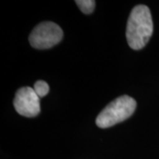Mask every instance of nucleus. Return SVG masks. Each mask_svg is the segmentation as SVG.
<instances>
[{"instance_id":"obj_1","label":"nucleus","mask_w":159,"mask_h":159,"mask_svg":"<svg viewBox=\"0 0 159 159\" xmlns=\"http://www.w3.org/2000/svg\"><path fill=\"white\" fill-rule=\"evenodd\" d=\"M153 34V20L148 6L139 5L130 13L126 26V39L132 49L141 50Z\"/></svg>"},{"instance_id":"obj_2","label":"nucleus","mask_w":159,"mask_h":159,"mask_svg":"<svg viewBox=\"0 0 159 159\" xmlns=\"http://www.w3.org/2000/svg\"><path fill=\"white\" fill-rule=\"evenodd\" d=\"M136 102L128 96H121L111 102L96 119L97 126L107 128L127 119L134 112Z\"/></svg>"},{"instance_id":"obj_3","label":"nucleus","mask_w":159,"mask_h":159,"mask_svg":"<svg viewBox=\"0 0 159 159\" xmlns=\"http://www.w3.org/2000/svg\"><path fill=\"white\" fill-rule=\"evenodd\" d=\"M63 38V31L56 23L46 21L38 24L29 35L32 47L39 50L50 49L57 44Z\"/></svg>"},{"instance_id":"obj_4","label":"nucleus","mask_w":159,"mask_h":159,"mask_svg":"<svg viewBox=\"0 0 159 159\" xmlns=\"http://www.w3.org/2000/svg\"><path fill=\"white\" fill-rule=\"evenodd\" d=\"M13 105L18 113L28 118L37 116L41 111L40 97L30 87H23L16 92Z\"/></svg>"},{"instance_id":"obj_5","label":"nucleus","mask_w":159,"mask_h":159,"mask_svg":"<svg viewBox=\"0 0 159 159\" xmlns=\"http://www.w3.org/2000/svg\"><path fill=\"white\" fill-rule=\"evenodd\" d=\"M75 3L79 6L80 10L85 14L92 13L96 6V2L94 0H76Z\"/></svg>"},{"instance_id":"obj_6","label":"nucleus","mask_w":159,"mask_h":159,"mask_svg":"<svg viewBox=\"0 0 159 159\" xmlns=\"http://www.w3.org/2000/svg\"><path fill=\"white\" fill-rule=\"evenodd\" d=\"M34 90L35 91V93L37 94V96L39 97H43L46 96L49 91H50V87L46 83L45 81L43 80H38L34 83Z\"/></svg>"}]
</instances>
